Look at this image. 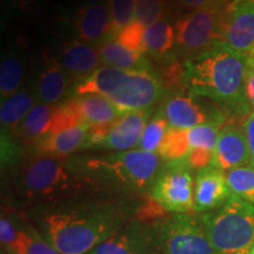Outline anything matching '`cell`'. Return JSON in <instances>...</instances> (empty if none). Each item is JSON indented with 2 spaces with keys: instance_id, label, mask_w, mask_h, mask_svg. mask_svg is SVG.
<instances>
[{
  "instance_id": "1",
  "label": "cell",
  "mask_w": 254,
  "mask_h": 254,
  "mask_svg": "<svg viewBox=\"0 0 254 254\" xmlns=\"http://www.w3.org/2000/svg\"><path fill=\"white\" fill-rule=\"evenodd\" d=\"M246 66V56L218 43L184 62L185 87L195 97L218 104L224 111L239 117L249 116Z\"/></svg>"
},
{
  "instance_id": "2",
  "label": "cell",
  "mask_w": 254,
  "mask_h": 254,
  "mask_svg": "<svg viewBox=\"0 0 254 254\" xmlns=\"http://www.w3.org/2000/svg\"><path fill=\"white\" fill-rule=\"evenodd\" d=\"M37 222L60 254H90L122 228L123 215L112 206H64L41 213Z\"/></svg>"
},
{
  "instance_id": "3",
  "label": "cell",
  "mask_w": 254,
  "mask_h": 254,
  "mask_svg": "<svg viewBox=\"0 0 254 254\" xmlns=\"http://www.w3.org/2000/svg\"><path fill=\"white\" fill-rule=\"evenodd\" d=\"M85 184L118 192L151 190L161 168L158 153L132 150L69 160Z\"/></svg>"
},
{
  "instance_id": "4",
  "label": "cell",
  "mask_w": 254,
  "mask_h": 254,
  "mask_svg": "<svg viewBox=\"0 0 254 254\" xmlns=\"http://www.w3.org/2000/svg\"><path fill=\"white\" fill-rule=\"evenodd\" d=\"M71 92L73 97L101 95L124 114L151 110L163 97L164 86L152 71H124L104 66L79 79Z\"/></svg>"
},
{
  "instance_id": "5",
  "label": "cell",
  "mask_w": 254,
  "mask_h": 254,
  "mask_svg": "<svg viewBox=\"0 0 254 254\" xmlns=\"http://www.w3.org/2000/svg\"><path fill=\"white\" fill-rule=\"evenodd\" d=\"M15 183L24 198L39 201L59 199L85 184L69 160L40 153L24 161Z\"/></svg>"
},
{
  "instance_id": "6",
  "label": "cell",
  "mask_w": 254,
  "mask_h": 254,
  "mask_svg": "<svg viewBox=\"0 0 254 254\" xmlns=\"http://www.w3.org/2000/svg\"><path fill=\"white\" fill-rule=\"evenodd\" d=\"M217 254H249L254 245V206L232 194L226 204L201 214Z\"/></svg>"
},
{
  "instance_id": "7",
  "label": "cell",
  "mask_w": 254,
  "mask_h": 254,
  "mask_svg": "<svg viewBox=\"0 0 254 254\" xmlns=\"http://www.w3.org/2000/svg\"><path fill=\"white\" fill-rule=\"evenodd\" d=\"M161 254H217L201 215L174 214L153 225Z\"/></svg>"
},
{
  "instance_id": "8",
  "label": "cell",
  "mask_w": 254,
  "mask_h": 254,
  "mask_svg": "<svg viewBox=\"0 0 254 254\" xmlns=\"http://www.w3.org/2000/svg\"><path fill=\"white\" fill-rule=\"evenodd\" d=\"M187 161H168L159 171L150 190L152 201L165 212L185 214L194 211L195 179Z\"/></svg>"
},
{
  "instance_id": "9",
  "label": "cell",
  "mask_w": 254,
  "mask_h": 254,
  "mask_svg": "<svg viewBox=\"0 0 254 254\" xmlns=\"http://www.w3.org/2000/svg\"><path fill=\"white\" fill-rule=\"evenodd\" d=\"M225 9L221 6L200 8L178 19L174 24L176 43L184 55L190 57L205 52L221 43Z\"/></svg>"
},
{
  "instance_id": "10",
  "label": "cell",
  "mask_w": 254,
  "mask_h": 254,
  "mask_svg": "<svg viewBox=\"0 0 254 254\" xmlns=\"http://www.w3.org/2000/svg\"><path fill=\"white\" fill-rule=\"evenodd\" d=\"M220 41L240 55L254 57V2L234 0L225 8Z\"/></svg>"
},
{
  "instance_id": "11",
  "label": "cell",
  "mask_w": 254,
  "mask_h": 254,
  "mask_svg": "<svg viewBox=\"0 0 254 254\" xmlns=\"http://www.w3.org/2000/svg\"><path fill=\"white\" fill-rule=\"evenodd\" d=\"M222 109L202 105L192 95L177 94L164 104L163 112L170 127L190 129L202 124H217L222 126L225 113Z\"/></svg>"
},
{
  "instance_id": "12",
  "label": "cell",
  "mask_w": 254,
  "mask_h": 254,
  "mask_svg": "<svg viewBox=\"0 0 254 254\" xmlns=\"http://www.w3.org/2000/svg\"><path fill=\"white\" fill-rule=\"evenodd\" d=\"M90 254H161L153 225L131 222L97 246Z\"/></svg>"
},
{
  "instance_id": "13",
  "label": "cell",
  "mask_w": 254,
  "mask_h": 254,
  "mask_svg": "<svg viewBox=\"0 0 254 254\" xmlns=\"http://www.w3.org/2000/svg\"><path fill=\"white\" fill-rule=\"evenodd\" d=\"M74 28L79 39L87 44H104L113 39L109 4L104 0H88L74 14Z\"/></svg>"
},
{
  "instance_id": "14",
  "label": "cell",
  "mask_w": 254,
  "mask_h": 254,
  "mask_svg": "<svg viewBox=\"0 0 254 254\" xmlns=\"http://www.w3.org/2000/svg\"><path fill=\"white\" fill-rule=\"evenodd\" d=\"M151 110L124 113L111 125L109 133L97 150L125 152L132 151L140 144L142 133L151 119Z\"/></svg>"
},
{
  "instance_id": "15",
  "label": "cell",
  "mask_w": 254,
  "mask_h": 254,
  "mask_svg": "<svg viewBox=\"0 0 254 254\" xmlns=\"http://www.w3.org/2000/svg\"><path fill=\"white\" fill-rule=\"evenodd\" d=\"M211 166L228 172L234 168L252 166L249 145L243 127L227 124L220 128Z\"/></svg>"
},
{
  "instance_id": "16",
  "label": "cell",
  "mask_w": 254,
  "mask_h": 254,
  "mask_svg": "<svg viewBox=\"0 0 254 254\" xmlns=\"http://www.w3.org/2000/svg\"><path fill=\"white\" fill-rule=\"evenodd\" d=\"M232 196L226 172L214 166L199 170L195 176L194 212L205 214L226 204Z\"/></svg>"
},
{
  "instance_id": "17",
  "label": "cell",
  "mask_w": 254,
  "mask_h": 254,
  "mask_svg": "<svg viewBox=\"0 0 254 254\" xmlns=\"http://www.w3.org/2000/svg\"><path fill=\"white\" fill-rule=\"evenodd\" d=\"M69 75L55 57L43 53V64L38 74L34 94L38 103L50 106L58 104L68 92Z\"/></svg>"
},
{
  "instance_id": "18",
  "label": "cell",
  "mask_w": 254,
  "mask_h": 254,
  "mask_svg": "<svg viewBox=\"0 0 254 254\" xmlns=\"http://www.w3.org/2000/svg\"><path fill=\"white\" fill-rule=\"evenodd\" d=\"M60 62L69 77L78 80L92 74L103 64L99 51L78 38L64 41Z\"/></svg>"
},
{
  "instance_id": "19",
  "label": "cell",
  "mask_w": 254,
  "mask_h": 254,
  "mask_svg": "<svg viewBox=\"0 0 254 254\" xmlns=\"http://www.w3.org/2000/svg\"><path fill=\"white\" fill-rule=\"evenodd\" d=\"M222 126L217 124H202L187 131L190 152L186 160L193 170H202L212 165L219 132Z\"/></svg>"
},
{
  "instance_id": "20",
  "label": "cell",
  "mask_w": 254,
  "mask_h": 254,
  "mask_svg": "<svg viewBox=\"0 0 254 254\" xmlns=\"http://www.w3.org/2000/svg\"><path fill=\"white\" fill-rule=\"evenodd\" d=\"M90 126L81 124L77 127L59 132L57 134H47L34 144L37 153L64 158L84 148Z\"/></svg>"
},
{
  "instance_id": "21",
  "label": "cell",
  "mask_w": 254,
  "mask_h": 254,
  "mask_svg": "<svg viewBox=\"0 0 254 254\" xmlns=\"http://www.w3.org/2000/svg\"><path fill=\"white\" fill-rule=\"evenodd\" d=\"M80 112L82 122L90 127L111 126L122 116L109 99L98 94L73 97Z\"/></svg>"
},
{
  "instance_id": "22",
  "label": "cell",
  "mask_w": 254,
  "mask_h": 254,
  "mask_svg": "<svg viewBox=\"0 0 254 254\" xmlns=\"http://www.w3.org/2000/svg\"><path fill=\"white\" fill-rule=\"evenodd\" d=\"M101 63L107 67L124 71H151V64L144 55L126 49L116 39H110L99 45Z\"/></svg>"
},
{
  "instance_id": "23",
  "label": "cell",
  "mask_w": 254,
  "mask_h": 254,
  "mask_svg": "<svg viewBox=\"0 0 254 254\" xmlns=\"http://www.w3.org/2000/svg\"><path fill=\"white\" fill-rule=\"evenodd\" d=\"M36 101L38 100L34 91L28 90H20L7 99L1 100V106H0L1 129L12 133L17 132L19 125L36 106Z\"/></svg>"
},
{
  "instance_id": "24",
  "label": "cell",
  "mask_w": 254,
  "mask_h": 254,
  "mask_svg": "<svg viewBox=\"0 0 254 254\" xmlns=\"http://www.w3.org/2000/svg\"><path fill=\"white\" fill-rule=\"evenodd\" d=\"M55 106L37 103L17 129V134L27 144H36L49 134Z\"/></svg>"
},
{
  "instance_id": "25",
  "label": "cell",
  "mask_w": 254,
  "mask_h": 254,
  "mask_svg": "<svg viewBox=\"0 0 254 254\" xmlns=\"http://www.w3.org/2000/svg\"><path fill=\"white\" fill-rule=\"evenodd\" d=\"M25 63L19 53L11 51L2 55L0 64V95L7 99L20 91L25 79Z\"/></svg>"
},
{
  "instance_id": "26",
  "label": "cell",
  "mask_w": 254,
  "mask_h": 254,
  "mask_svg": "<svg viewBox=\"0 0 254 254\" xmlns=\"http://www.w3.org/2000/svg\"><path fill=\"white\" fill-rule=\"evenodd\" d=\"M174 44H176V28L166 19L146 27V53L153 58H164L173 49Z\"/></svg>"
},
{
  "instance_id": "27",
  "label": "cell",
  "mask_w": 254,
  "mask_h": 254,
  "mask_svg": "<svg viewBox=\"0 0 254 254\" xmlns=\"http://www.w3.org/2000/svg\"><path fill=\"white\" fill-rule=\"evenodd\" d=\"M8 252L13 254H60L36 227L19 226L18 237Z\"/></svg>"
},
{
  "instance_id": "28",
  "label": "cell",
  "mask_w": 254,
  "mask_h": 254,
  "mask_svg": "<svg viewBox=\"0 0 254 254\" xmlns=\"http://www.w3.org/2000/svg\"><path fill=\"white\" fill-rule=\"evenodd\" d=\"M189 129H179L174 127H168L166 135L158 150V154L166 163L186 159L190 152Z\"/></svg>"
},
{
  "instance_id": "29",
  "label": "cell",
  "mask_w": 254,
  "mask_h": 254,
  "mask_svg": "<svg viewBox=\"0 0 254 254\" xmlns=\"http://www.w3.org/2000/svg\"><path fill=\"white\" fill-rule=\"evenodd\" d=\"M232 194L254 206V167L234 168L226 172Z\"/></svg>"
},
{
  "instance_id": "30",
  "label": "cell",
  "mask_w": 254,
  "mask_h": 254,
  "mask_svg": "<svg viewBox=\"0 0 254 254\" xmlns=\"http://www.w3.org/2000/svg\"><path fill=\"white\" fill-rule=\"evenodd\" d=\"M168 127H170V125H168L167 120L165 118L163 110L158 111L148 120L147 125L145 127V131L142 133L138 150L158 153V150L164 140L165 135H166Z\"/></svg>"
},
{
  "instance_id": "31",
  "label": "cell",
  "mask_w": 254,
  "mask_h": 254,
  "mask_svg": "<svg viewBox=\"0 0 254 254\" xmlns=\"http://www.w3.org/2000/svg\"><path fill=\"white\" fill-rule=\"evenodd\" d=\"M81 124L85 123L82 122L80 112H79L74 99L71 98V100L55 106L49 134H57L59 132L77 127Z\"/></svg>"
},
{
  "instance_id": "32",
  "label": "cell",
  "mask_w": 254,
  "mask_h": 254,
  "mask_svg": "<svg viewBox=\"0 0 254 254\" xmlns=\"http://www.w3.org/2000/svg\"><path fill=\"white\" fill-rule=\"evenodd\" d=\"M112 25V37L134 21L135 0H109L107 1Z\"/></svg>"
},
{
  "instance_id": "33",
  "label": "cell",
  "mask_w": 254,
  "mask_h": 254,
  "mask_svg": "<svg viewBox=\"0 0 254 254\" xmlns=\"http://www.w3.org/2000/svg\"><path fill=\"white\" fill-rule=\"evenodd\" d=\"M166 4L165 0H135L134 20L148 27L165 19Z\"/></svg>"
},
{
  "instance_id": "34",
  "label": "cell",
  "mask_w": 254,
  "mask_h": 254,
  "mask_svg": "<svg viewBox=\"0 0 254 254\" xmlns=\"http://www.w3.org/2000/svg\"><path fill=\"white\" fill-rule=\"evenodd\" d=\"M145 26H142L141 24L134 20L129 25H127L126 27H124L123 30H120L116 34L114 39L126 49L131 50L135 53L145 55Z\"/></svg>"
},
{
  "instance_id": "35",
  "label": "cell",
  "mask_w": 254,
  "mask_h": 254,
  "mask_svg": "<svg viewBox=\"0 0 254 254\" xmlns=\"http://www.w3.org/2000/svg\"><path fill=\"white\" fill-rule=\"evenodd\" d=\"M21 147L14 133L1 129V165L2 167L14 166L20 160Z\"/></svg>"
},
{
  "instance_id": "36",
  "label": "cell",
  "mask_w": 254,
  "mask_h": 254,
  "mask_svg": "<svg viewBox=\"0 0 254 254\" xmlns=\"http://www.w3.org/2000/svg\"><path fill=\"white\" fill-rule=\"evenodd\" d=\"M18 231L19 226L14 224V221L11 220L7 215L2 214L0 219V239L5 250H9L13 246L18 237Z\"/></svg>"
},
{
  "instance_id": "37",
  "label": "cell",
  "mask_w": 254,
  "mask_h": 254,
  "mask_svg": "<svg viewBox=\"0 0 254 254\" xmlns=\"http://www.w3.org/2000/svg\"><path fill=\"white\" fill-rule=\"evenodd\" d=\"M245 90L250 107L254 111V57H247Z\"/></svg>"
},
{
  "instance_id": "38",
  "label": "cell",
  "mask_w": 254,
  "mask_h": 254,
  "mask_svg": "<svg viewBox=\"0 0 254 254\" xmlns=\"http://www.w3.org/2000/svg\"><path fill=\"white\" fill-rule=\"evenodd\" d=\"M243 129L245 133L247 145H249V151L251 155V164L254 167V111H252L243 123Z\"/></svg>"
},
{
  "instance_id": "39",
  "label": "cell",
  "mask_w": 254,
  "mask_h": 254,
  "mask_svg": "<svg viewBox=\"0 0 254 254\" xmlns=\"http://www.w3.org/2000/svg\"><path fill=\"white\" fill-rule=\"evenodd\" d=\"M2 4L12 12H30L37 6L38 0H2Z\"/></svg>"
},
{
  "instance_id": "40",
  "label": "cell",
  "mask_w": 254,
  "mask_h": 254,
  "mask_svg": "<svg viewBox=\"0 0 254 254\" xmlns=\"http://www.w3.org/2000/svg\"><path fill=\"white\" fill-rule=\"evenodd\" d=\"M177 4L183 7L190 8L193 11L200 8L215 7V6H222L224 2L221 0H176Z\"/></svg>"
},
{
  "instance_id": "41",
  "label": "cell",
  "mask_w": 254,
  "mask_h": 254,
  "mask_svg": "<svg viewBox=\"0 0 254 254\" xmlns=\"http://www.w3.org/2000/svg\"><path fill=\"white\" fill-rule=\"evenodd\" d=\"M1 254H11V253H9L7 250H4V249H2V250H1Z\"/></svg>"
},
{
  "instance_id": "42",
  "label": "cell",
  "mask_w": 254,
  "mask_h": 254,
  "mask_svg": "<svg viewBox=\"0 0 254 254\" xmlns=\"http://www.w3.org/2000/svg\"><path fill=\"white\" fill-rule=\"evenodd\" d=\"M249 254H254V245L252 246V249H251V251H250V253Z\"/></svg>"
},
{
  "instance_id": "43",
  "label": "cell",
  "mask_w": 254,
  "mask_h": 254,
  "mask_svg": "<svg viewBox=\"0 0 254 254\" xmlns=\"http://www.w3.org/2000/svg\"><path fill=\"white\" fill-rule=\"evenodd\" d=\"M221 1L222 2H227V1H231L232 2V1H234V0H221Z\"/></svg>"
},
{
  "instance_id": "44",
  "label": "cell",
  "mask_w": 254,
  "mask_h": 254,
  "mask_svg": "<svg viewBox=\"0 0 254 254\" xmlns=\"http://www.w3.org/2000/svg\"><path fill=\"white\" fill-rule=\"evenodd\" d=\"M250 1H253L254 2V0H250Z\"/></svg>"
},
{
  "instance_id": "45",
  "label": "cell",
  "mask_w": 254,
  "mask_h": 254,
  "mask_svg": "<svg viewBox=\"0 0 254 254\" xmlns=\"http://www.w3.org/2000/svg\"><path fill=\"white\" fill-rule=\"evenodd\" d=\"M9 253H11V252H9ZM11 254H13V253H11Z\"/></svg>"
}]
</instances>
